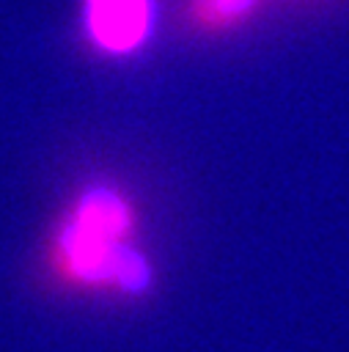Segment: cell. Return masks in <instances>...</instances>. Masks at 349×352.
<instances>
[{"label": "cell", "mask_w": 349, "mask_h": 352, "mask_svg": "<svg viewBox=\"0 0 349 352\" xmlns=\"http://www.w3.org/2000/svg\"><path fill=\"white\" fill-rule=\"evenodd\" d=\"M60 264L80 283L118 286L124 292H140L148 286L151 272L146 261L132 253L124 239H110L77 226L71 217L60 231Z\"/></svg>", "instance_id": "6da1fadb"}, {"label": "cell", "mask_w": 349, "mask_h": 352, "mask_svg": "<svg viewBox=\"0 0 349 352\" xmlns=\"http://www.w3.org/2000/svg\"><path fill=\"white\" fill-rule=\"evenodd\" d=\"M85 28L96 47L126 55L151 33V0H85Z\"/></svg>", "instance_id": "7a4b0ae2"}, {"label": "cell", "mask_w": 349, "mask_h": 352, "mask_svg": "<svg viewBox=\"0 0 349 352\" xmlns=\"http://www.w3.org/2000/svg\"><path fill=\"white\" fill-rule=\"evenodd\" d=\"M261 0H195V19L209 28H228L245 22Z\"/></svg>", "instance_id": "277c9868"}, {"label": "cell", "mask_w": 349, "mask_h": 352, "mask_svg": "<svg viewBox=\"0 0 349 352\" xmlns=\"http://www.w3.org/2000/svg\"><path fill=\"white\" fill-rule=\"evenodd\" d=\"M71 220L93 234H102L110 239H124V242H126L129 226H132L129 206L124 204V198H118L110 190H91L88 195H82Z\"/></svg>", "instance_id": "3957f363"}]
</instances>
